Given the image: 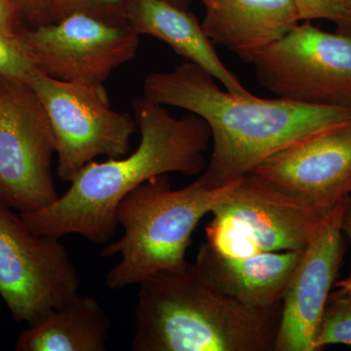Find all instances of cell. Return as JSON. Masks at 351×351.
<instances>
[{
	"instance_id": "obj_26",
	"label": "cell",
	"mask_w": 351,
	"mask_h": 351,
	"mask_svg": "<svg viewBox=\"0 0 351 351\" xmlns=\"http://www.w3.org/2000/svg\"><path fill=\"white\" fill-rule=\"evenodd\" d=\"M350 195H351V193H350Z\"/></svg>"
},
{
	"instance_id": "obj_4",
	"label": "cell",
	"mask_w": 351,
	"mask_h": 351,
	"mask_svg": "<svg viewBox=\"0 0 351 351\" xmlns=\"http://www.w3.org/2000/svg\"><path fill=\"white\" fill-rule=\"evenodd\" d=\"M237 182L211 189L198 178L186 188L172 189L166 174L131 191L117 209L123 235L101 251L103 257H120L108 272V287L138 285L158 272L184 267L191 234L200 219L212 213Z\"/></svg>"
},
{
	"instance_id": "obj_9",
	"label": "cell",
	"mask_w": 351,
	"mask_h": 351,
	"mask_svg": "<svg viewBox=\"0 0 351 351\" xmlns=\"http://www.w3.org/2000/svg\"><path fill=\"white\" fill-rule=\"evenodd\" d=\"M80 288L77 269L60 239L36 234L0 201V295L14 319L36 324Z\"/></svg>"
},
{
	"instance_id": "obj_22",
	"label": "cell",
	"mask_w": 351,
	"mask_h": 351,
	"mask_svg": "<svg viewBox=\"0 0 351 351\" xmlns=\"http://www.w3.org/2000/svg\"><path fill=\"white\" fill-rule=\"evenodd\" d=\"M341 228H343V234H346L350 240L351 247V195H348L346 199ZM335 286H336L337 290L331 292L330 297L351 294V269L348 276L345 279H341V280L336 281Z\"/></svg>"
},
{
	"instance_id": "obj_15",
	"label": "cell",
	"mask_w": 351,
	"mask_h": 351,
	"mask_svg": "<svg viewBox=\"0 0 351 351\" xmlns=\"http://www.w3.org/2000/svg\"><path fill=\"white\" fill-rule=\"evenodd\" d=\"M124 18L138 36L145 34L163 41L186 62L208 71L226 91L240 96L251 94L221 61L214 44L186 9L167 0H128Z\"/></svg>"
},
{
	"instance_id": "obj_5",
	"label": "cell",
	"mask_w": 351,
	"mask_h": 351,
	"mask_svg": "<svg viewBox=\"0 0 351 351\" xmlns=\"http://www.w3.org/2000/svg\"><path fill=\"white\" fill-rule=\"evenodd\" d=\"M212 214L207 243L232 258L304 251L327 216L253 173L237 180Z\"/></svg>"
},
{
	"instance_id": "obj_23",
	"label": "cell",
	"mask_w": 351,
	"mask_h": 351,
	"mask_svg": "<svg viewBox=\"0 0 351 351\" xmlns=\"http://www.w3.org/2000/svg\"><path fill=\"white\" fill-rule=\"evenodd\" d=\"M23 27L11 0H0V27L18 32Z\"/></svg>"
},
{
	"instance_id": "obj_10",
	"label": "cell",
	"mask_w": 351,
	"mask_h": 351,
	"mask_svg": "<svg viewBox=\"0 0 351 351\" xmlns=\"http://www.w3.org/2000/svg\"><path fill=\"white\" fill-rule=\"evenodd\" d=\"M39 71L64 82L103 83L137 54L140 36L127 23L73 13L51 24L22 27Z\"/></svg>"
},
{
	"instance_id": "obj_14",
	"label": "cell",
	"mask_w": 351,
	"mask_h": 351,
	"mask_svg": "<svg viewBox=\"0 0 351 351\" xmlns=\"http://www.w3.org/2000/svg\"><path fill=\"white\" fill-rule=\"evenodd\" d=\"M206 9L207 38L250 64L301 22L294 0H212Z\"/></svg>"
},
{
	"instance_id": "obj_13",
	"label": "cell",
	"mask_w": 351,
	"mask_h": 351,
	"mask_svg": "<svg viewBox=\"0 0 351 351\" xmlns=\"http://www.w3.org/2000/svg\"><path fill=\"white\" fill-rule=\"evenodd\" d=\"M302 252H269L232 258L205 242L193 263L201 277L221 294L249 308L265 311L282 304Z\"/></svg>"
},
{
	"instance_id": "obj_8",
	"label": "cell",
	"mask_w": 351,
	"mask_h": 351,
	"mask_svg": "<svg viewBox=\"0 0 351 351\" xmlns=\"http://www.w3.org/2000/svg\"><path fill=\"white\" fill-rule=\"evenodd\" d=\"M54 133L38 97L27 83L0 76V201L20 213L54 203Z\"/></svg>"
},
{
	"instance_id": "obj_25",
	"label": "cell",
	"mask_w": 351,
	"mask_h": 351,
	"mask_svg": "<svg viewBox=\"0 0 351 351\" xmlns=\"http://www.w3.org/2000/svg\"><path fill=\"white\" fill-rule=\"evenodd\" d=\"M201 1H202L206 7L210 6L212 4V0H201Z\"/></svg>"
},
{
	"instance_id": "obj_2",
	"label": "cell",
	"mask_w": 351,
	"mask_h": 351,
	"mask_svg": "<svg viewBox=\"0 0 351 351\" xmlns=\"http://www.w3.org/2000/svg\"><path fill=\"white\" fill-rule=\"evenodd\" d=\"M141 142L130 156L88 163L63 195L38 211L20 213L36 234L62 239L78 234L107 244L119 228L120 202L152 178L168 173L204 172V154L212 143L205 120L193 113L175 117L164 106L137 98L133 101Z\"/></svg>"
},
{
	"instance_id": "obj_17",
	"label": "cell",
	"mask_w": 351,
	"mask_h": 351,
	"mask_svg": "<svg viewBox=\"0 0 351 351\" xmlns=\"http://www.w3.org/2000/svg\"><path fill=\"white\" fill-rule=\"evenodd\" d=\"M331 345L351 346V294L330 297L315 341V350Z\"/></svg>"
},
{
	"instance_id": "obj_1",
	"label": "cell",
	"mask_w": 351,
	"mask_h": 351,
	"mask_svg": "<svg viewBox=\"0 0 351 351\" xmlns=\"http://www.w3.org/2000/svg\"><path fill=\"white\" fill-rule=\"evenodd\" d=\"M143 98L206 121L211 159L199 179L217 189L237 181L286 147L351 122V110L223 91L197 64L184 62L145 77Z\"/></svg>"
},
{
	"instance_id": "obj_16",
	"label": "cell",
	"mask_w": 351,
	"mask_h": 351,
	"mask_svg": "<svg viewBox=\"0 0 351 351\" xmlns=\"http://www.w3.org/2000/svg\"><path fill=\"white\" fill-rule=\"evenodd\" d=\"M110 316L91 295H75L23 330L17 351H104L110 332Z\"/></svg>"
},
{
	"instance_id": "obj_20",
	"label": "cell",
	"mask_w": 351,
	"mask_h": 351,
	"mask_svg": "<svg viewBox=\"0 0 351 351\" xmlns=\"http://www.w3.org/2000/svg\"><path fill=\"white\" fill-rule=\"evenodd\" d=\"M128 0H56V22L73 13H83L112 23H127Z\"/></svg>"
},
{
	"instance_id": "obj_18",
	"label": "cell",
	"mask_w": 351,
	"mask_h": 351,
	"mask_svg": "<svg viewBox=\"0 0 351 351\" xmlns=\"http://www.w3.org/2000/svg\"><path fill=\"white\" fill-rule=\"evenodd\" d=\"M36 69L19 31L0 27V76L27 82Z\"/></svg>"
},
{
	"instance_id": "obj_11",
	"label": "cell",
	"mask_w": 351,
	"mask_h": 351,
	"mask_svg": "<svg viewBox=\"0 0 351 351\" xmlns=\"http://www.w3.org/2000/svg\"><path fill=\"white\" fill-rule=\"evenodd\" d=\"M345 204L343 200L323 219L302 252L284 293L274 351H316L321 321L345 255Z\"/></svg>"
},
{
	"instance_id": "obj_7",
	"label": "cell",
	"mask_w": 351,
	"mask_h": 351,
	"mask_svg": "<svg viewBox=\"0 0 351 351\" xmlns=\"http://www.w3.org/2000/svg\"><path fill=\"white\" fill-rule=\"evenodd\" d=\"M258 82L276 98L351 110V36L306 21L255 60Z\"/></svg>"
},
{
	"instance_id": "obj_3",
	"label": "cell",
	"mask_w": 351,
	"mask_h": 351,
	"mask_svg": "<svg viewBox=\"0 0 351 351\" xmlns=\"http://www.w3.org/2000/svg\"><path fill=\"white\" fill-rule=\"evenodd\" d=\"M134 351H274L282 304L257 311L212 288L195 263L138 284Z\"/></svg>"
},
{
	"instance_id": "obj_24",
	"label": "cell",
	"mask_w": 351,
	"mask_h": 351,
	"mask_svg": "<svg viewBox=\"0 0 351 351\" xmlns=\"http://www.w3.org/2000/svg\"><path fill=\"white\" fill-rule=\"evenodd\" d=\"M167 1L175 4V5L182 7V8L186 9V4H188L189 0H167Z\"/></svg>"
},
{
	"instance_id": "obj_6",
	"label": "cell",
	"mask_w": 351,
	"mask_h": 351,
	"mask_svg": "<svg viewBox=\"0 0 351 351\" xmlns=\"http://www.w3.org/2000/svg\"><path fill=\"white\" fill-rule=\"evenodd\" d=\"M25 83L49 119L62 181H73L97 157L120 158L128 154L137 122L129 113L112 110L103 83L64 82L38 69Z\"/></svg>"
},
{
	"instance_id": "obj_19",
	"label": "cell",
	"mask_w": 351,
	"mask_h": 351,
	"mask_svg": "<svg viewBox=\"0 0 351 351\" xmlns=\"http://www.w3.org/2000/svg\"><path fill=\"white\" fill-rule=\"evenodd\" d=\"M300 20H328L337 32L351 36V0H294Z\"/></svg>"
},
{
	"instance_id": "obj_21",
	"label": "cell",
	"mask_w": 351,
	"mask_h": 351,
	"mask_svg": "<svg viewBox=\"0 0 351 351\" xmlns=\"http://www.w3.org/2000/svg\"><path fill=\"white\" fill-rule=\"evenodd\" d=\"M23 27L56 22V0H11Z\"/></svg>"
},
{
	"instance_id": "obj_12",
	"label": "cell",
	"mask_w": 351,
	"mask_h": 351,
	"mask_svg": "<svg viewBox=\"0 0 351 351\" xmlns=\"http://www.w3.org/2000/svg\"><path fill=\"white\" fill-rule=\"evenodd\" d=\"M251 173L331 213L351 193V122L276 152Z\"/></svg>"
}]
</instances>
